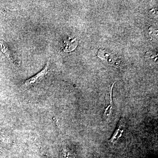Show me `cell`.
Instances as JSON below:
<instances>
[{
  "label": "cell",
  "instance_id": "cell-1",
  "mask_svg": "<svg viewBox=\"0 0 158 158\" xmlns=\"http://www.w3.org/2000/svg\"><path fill=\"white\" fill-rule=\"evenodd\" d=\"M49 71V64H46L44 69H43L40 72L36 74L34 76L28 79L25 82V85L27 87L30 88L32 86H35L45 78L46 75L48 73Z\"/></svg>",
  "mask_w": 158,
  "mask_h": 158
},
{
  "label": "cell",
  "instance_id": "cell-5",
  "mask_svg": "<svg viewBox=\"0 0 158 158\" xmlns=\"http://www.w3.org/2000/svg\"><path fill=\"white\" fill-rule=\"evenodd\" d=\"M113 106L109 105L105 110L103 114V118L105 121H108L110 120L112 112V109L113 108Z\"/></svg>",
  "mask_w": 158,
  "mask_h": 158
},
{
  "label": "cell",
  "instance_id": "cell-4",
  "mask_svg": "<svg viewBox=\"0 0 158 158\" xmlns=\"http://www.w3.org/2000/svg\"><path fill=\"white\" fill-rule=\"evenodd\" d=\"M98 56L102 60H106L110 63H113L116 60L114 55H111L108 52L104 50H100Z\"/></svg>",
  "mask_w": 158,
  "mask_h": 158
},
{
  "label": "cell",
  "instance_id": "cell-2",
  "mask_svg": "<svg viewBox=\"0 0 158 158\" xmlns=\"http://www.w3.org/2000/svg\"><path fill=\"white\" fill-rule=\"evenodd\" d=\"M125 128V120L123 118H121L118 122L114 134L108 141L109 144H115L118 142L119 139L121 138L124 132Z\"/></svg>",
  "mask_w": 158,
  "mask_h": 158
},
{
  "label": "cell",
  "instance_id": "cell-3",
  "mask_svg": "<svg viewBox=\"0 0 158 158\" xmlns=\"http://www.w3.org/2000/svg\"><path fill=\"white\" fill-rule=\"evenodd\" d=\"M77 44L76 38L73 39L69 37L64 41L62 45V50L64 52H71L76 48Z\"/></svg>",
  "mask_w": 158,
  "mask_h": 158
},
{
  "label": "cell",
  "instance_id": "cell-6",
  "mask_svg": "<svg viewBox=\"0 0 158 158\" xmlns=\"http://www.w3.org/2000/svg\"><path fill=\"white\" fill-rule=\"evenodd\" d=\"M0 49L2 51V52H4V53L6 54L10 59H11V52L9 50V48L7 47V46L5 44H4L3 43L0 41Z\"/></svg>",
  "mask_w": 158,
  "mask_h": 158
}]
</instances>
